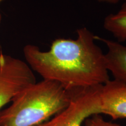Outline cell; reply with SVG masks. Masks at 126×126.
I'll return each instance as SVG.
<instances>
[{
	"mask_svg": "<svg viewBox=\"0 0 126 126\" xmlns=\"http://www.w3.org/2000/svg\"><path fill=\"white\" fill-rule=\"evenodd\" d=\"M76 39H56L48 51L27 45L26 63L43 79L60 83L68 91L103 85L109 81L105 54L87 28L77 30Z\"/></svg>",
	"mask_w": 126,
	"mask_h": 126,
	"instance_id": "cell-1",
	"label": "cell"
},
{
	"mask_svg": "<svg viewBox=\"0 0 126 126\" xmlns=\"http://www.w3.org/2000/svg\"><path fill=\"white\" fill-rule=\"evenodd\" d=\"M72 97L60 83L43 79L17 94L8 108L0 110V126H36L65 109Z\"/></svg>",
	"mask_w": 126,
	"mask_h": 126,
	"instance_id": "cell-2",
	"label": "cell"
},
{
	"mask_svg": "<svg viewBox=\"0 0 126 126\" xmlns=\"http://www.w3.org/2000/svg\"><path fill=\"white\" fill-rule=\"evenodd\" d=\"M36 82L33 71L26 62L0 54V110L20 91Z\"/></svg>",
	"mask_w": 126,
	"mask_h": 126,
	"instance_id": "cell-3",
	"label": "cell"
},
{
	"mask_svg": "<svg viewBox=\"0 0 126 126\" xmlns=\"http://www.w3.org/2000/svg\"><path fill=\"white\" fill-rule=\"evenodd\" d=\"M99 86L72 91L71 101L65 109L36 126H82L87 118L99 114Z\"/></svg>",
	"mask_w": 126,
	"mask_h": 126,
	"instance_id": "cell-4",
	"label": "cell"
},
{
	"mask_svg": "<svg viewBox=\"0 0 126 126\" xmlns=\"http://www.w3.org/2000/svg\"><path fill=\"white\" fill-rule=\"evenodd\" d=\"M98 113L113 120L126 119V85L110 79L99 86Z\"/></svg>",
	"mask_w": 126,
	"mask_h": 126,
	"instance_id": "cell-5",
	"label": "cell"
},
{
	"mask_svg": "<svg viewBox=\"0 0 126 126\" xmlns=\"http://www.w3.org/2000/svg\"><path fill=\"white\" fill-rule=\"evenodd\" d=\"M94 38L107 47L105 56L108 71L114 77V80L126 85V46L99 36L94 35Z\"/></svg>",
	"mask_w": 126,
	"mask_h": 126,
	"instance_id": "cell-6",
	"label": "cell"
},
{
	"mask_svg": "<svg viewBox=\"0 0 126 126\" xmlns=\"http://www.w3.org/2000/svg\"><path fill=\"white\" fill-rule=\"evenodd\" d=\"M103 28L119 43L126 41V2L123 3L117 12L105 17Z\"/></svg>",
	"mask_w": 126,
	"mask_h": 126,
	"instance_id": "cell-7",
	"label": "cell"
},
{
	"mask_svg": "<svg viewBox=\"0 0 126 126\" xmlns=\"http://www.w3.org/2000/svg\"><path fill=\"white\" fill-rule=\"evenodd\" d=\"M85 126H120L119 124L106 122L100 114L91 116L85 120Z\"/></svg>",
	"mask_w": 126,
	"mask_h": 126,
	"instance_id": "cell-8",
	"label": "cell"
},
{
	"mask_svg": "<svg viewBox=\"0 0 126 126\" xmlns=\"http://www.w3.org/2000/svg\"><path fill=\"white\" fill-rule=\"evenodd\" d=\"M94 1L99 2L107 3L110 4H116L120 2H126V0H94Z\"/></svg>",
	"mask_w": 126,
	"mask_h": 126,
	"instance_id": "cell-9",
	"label": "cell"
},
{
	"mask_svg": "<svg viewBox=\"0 0 126 126\" xmlns=\"http://www.w3.org/2000/svg\"><path fill=\"white\" fill-rule=\"evenodd\" d=\"M3 1H4V0H0V4H1ZM1 13H0V23H1Z\"/></svg>",
	"mask_w": 126,
	"mask_h": 126,
	"instance_id": "cell-10",
	"label": "cell"
}]
</instances>
